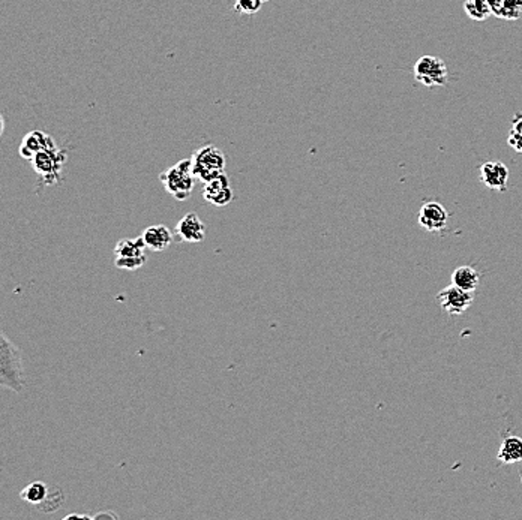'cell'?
<instances>
[{
    "label": "cell",
    "mask_w": 522,
    "mask_h": 520,
    "mask_svg": "<svg viewBox=\"0 0 522 520\" xmlns=\"http://www.w3.org/2000/svg\"><path fill=\"white\" fill-rule=\"evenodd\" d=\"M65 161H66V152L63 149H59L58 146L42 150L31 159L35 173L41 176L42 184L46 186L59 184Z\"/></svg>",
    "instance_id": "277c9868"
},
{
    "label": "cell",
    "mask_w": 522,
    "mask_h": 520,
    "mask_svg": "<svg viewBox=\"0 0 522 520\" xmlns=\"http://www.w3.org/2000/svg\"><path fill=\"white\" fill-rule=\"evenodd\" d=\"M63 502H65L63 492L58 487H50L47 498L42 501L38 505V507L42 513H54V511H58L62 507Z\"/></svg>",
    "instance_id": "ac0fdd59"
},
{
    "label": "cell",
    "mask_w": 522,
    "mask_h": 520,
    "mask_svg": "<svg viewBox=\"0 0 522 520\" xmlns=\"http://www.w3.org/2000/svg\"><path fill=\"white\" fill-rule=\"evenodd\" d=\"M488 4H489V8L492 11V16L498 17L501 6H503V0H488Z\"/></svg>",
    "instance_id": "603a6c76"
},
{
    "label": "cell",
    "mask_w": 522,
    "mask_h": 520,
    "mask_svg": "<svg viewBox=\"0 0 522 520\" xmlns=\"http://www.w3.org/2000/svg\"><path fill=\"white\" fill-rule=\"evenodd\" d=\"M141 237L145 238L146 246L153 252H161L170 246L173 242V233L162 223L150 225V227H147L143 231Z\"/></svg>",
    "instance_id": "7c38bea8"
},
{
    "label": "cell",
    "mask_w": 522,
    "mask_h": 520,
    "mask_svg": "<svg viewBox=\"0 0 522 520\" xmlns=\"http://www.w3.org/2000/svg\"><path fill=\"white\" fill-rule=\"evenodd\" d=\"M261 0H236L234 11L244 16H254L261 9Z\"/></svg>",
    "instance_id": "44dd1931"
},
{
    "label": "cell",
    "mask_w": 522,
    "mask_h": 520,
    "mask_svg": "<svg viewBox=\"0 0 522 520\" xmlns=\"http://www.w3.org/2000/svg\"><path fill=\"white\" fill-rule=\"evenodd\" d=\"M54 146L56 143L50 135L41 132V131H32L27 135H24L23 138V142L20 144V156L27 161H31L36 153L46 150V149H51Z\"/></svg>",
    "instance_id": "8fae6325"
},
{
    "label": "cell",
    "mask_w": 522,
    "mask_h": 520,
    "mask_svg": "<svg viewBox=\"0 0 522 520\" xmlns=\"http://www.w3.org/2000/svg\"><path fill=\"white\" fill-rule=\"evenodd\" d=\"M414 78L425 87L446 86L447 66L437 55H422L414 65Z\"/></svg>",
    "instance_id": "5b68a950"
},
{
    "label": "cell",
    "mask_w": 522,
    "mask_h": 520,
    "mask_svg": "<svg viewBox=\"0 0 522 520\" xmlns=\"http://www.w3.org/2000/svg\"><path fill=\"white\" fill-rule=\"evenodd\" d=\"M146 243L143 237L122 238L115 248L116 258H143L146 257Z\"/></svg>",
    "instance_id": "4fadbf2b"
},
{
    "label": "cell",
    "mask_w": 522,
    "mask_h": 520,
    "mask_svg": "<svg viewBox=\"0 0 522 520\" xmlns=\"http://www.w3.org/2000/svg\"><path fill=\"white\" fill-rule=\"evenodd\" d=\"M481 180L486 188L504 192L509 181V168L500 161H488L481 168Z\"/></svg>",
    "instance_id": "30bf717a"
},
{
    "label": "cell",
    "mask_w": 522,
    "mask_h": 520,
    "mask_svg": "<svg viewBox=\"0 0 522 520\" xmlns=\"http://www.w3.org/2000/svg\"><path fill=\"white\" fill-rule=\"evenodd\" d=\"M261 2H263V4H264V2H269V0H261Z\"/></svg>",
    "instance_id": "484cf974"
},
{
    "label": "cell",
    "mask_w": 522,
    "mask_h": 520,
    "mask_svg": "<svg viewBox=\"0 0 522 520\" xmlns=\"http://www.w3.org/2000/svg\"><path fill=\"white\" fill-rule=\"evenodd\" d=\"M50 492V486L44 482H32L31 484H27L21 492H20V498L29 504H35L39 505L42 501H44Z\"/></svg>",
    "instance_id": "2e32d148"
},
{
    "label": "cell",
    "mask_w": 522,
    "mask_h": 520,
    "mask_svg": "<svg viewBox=\"0 0 522 520\" xmlns=\"http://www.w3.org/2000/svg\"><path fill=\"white\" fill-rule=\"evenodd\" d=\"M447 221H449V213L444 208V206H442L440 203L429 201L420 207L419 225L425 228L427 231L429 233L444 231L447 227Z\"/></svg>",
    "instance_id": "ba28073f"
},
{
    "label": "cell",
    "mask_w": 522,
    "mask_h": 520,
    "mask_svg": "<svg viewBox=\"0 0 522 520\" xmlns=\"http://www.w3.org/2000/svg\"><path fill=\"white\" fill-rule=\"evenodd\" d=\"M176 234L187 243H202L206 238V225L197 213H187L176 225Z\"/></svg>",
    "instance_id": "9c48e42d"
},
{
    "label": "cell",
    "mask_w": 522,
    "mask_h": 520,
    "mask_svg": "<svg viewBox=\"0 0 522 520\" xmlns=\"http://www.w3.org/2000/svg\"><path fill=\"white\" fill-rule=\"evenodd\" d=\"M191 161H192V171L197 180L203 181V184H207V181L224 174L225 164H227V159H225V154L222 153V150L212 144L197 150L192 154Z\"/></svg>",
    "instance_id": "3957f363"
},
{
    "label": "cell",
    "mask_w": 522,
    "mask_h": 520,
    "mask_svg": "<svg viewBox=\"0 0 522 520\" xmlns=\"http://www.w3.org/2000/svg\"><path fill=\"white\" fill-rule=\"evenodd\" d=\"M0 386L16 393L26 388L21 351L4 330L0 331Z\"/></svg>",
    "instance_id": "6da1fadb"
},
{
    "label": "cell",
    "mask_w": 522,
    "mask_h": 520,
    "mask_svg": "<svg viewBox=\"0 0 522 520\" xmlns=\"http://www.w3.org/2000/svg\"><path fill=\"white\" fill-rule=\"evenodd\" d=\"M161 184L167 193H170L174 200L185 201L189 198V195L195 186V174L192 171V161L182 159L173 166L167 168L165 171L160 176Z\"/></svg>",
    "instance_id": "7a4b0ae2"
},
{
    "label": "cell",
    "mask_w": 522,
    "mask_h": 520,
    "mask_svg": "<svg viewBox=\"0 0 522 520\" xmlns=\"http://www.w3.org/2000/svg\"><path fill=\"white\" fill-rule=\"evenodd\" d=\"M464 11L474 21H484L492 14L488 0H465Z\"/></svg>",
    "instance_id": "e0dca14e"
},
{
    "label": "cell",
    "mask_w": 522,
    "mask_h": 520,
    "mask_svg": "<svg viewBox=\"0 0 522 520\" xmlns=\"http://www.w3.org/2000/svg\"><path fill=\"white\" fill-rule=\"evenodd\" d=\"M203 198L215 207H225L233 201V189L227 174H221L216 179L207 181L203 186Z\"/></svg>",
    "instance_id": "52a82bcc"
},
{
    "label": "cell",
    "mask_w": 522,
    "mask_h": 520,
    "mask_svg": "<svg viewBox=\"0 0 522 520\" xmlns=\"http://www.w3.org/2000/svg\"><path fill=\"white\" fill-rule=\"evenodd\" d=\"M437 300H439L443 311L447 315H462L470 309L474 300V291L462 290L456 285H449L437 294Z\"/></svg>",
    "instance_id": "8992f818"
},
{
    "label": "cell",
    "mask_w": 522,
    "mask_h": 520,
    "mask_svg": "<svg viewBox=\"0 0 522 520\" xmlns=\"http://www.w3.org/2000/svg\"><path fill=\"white\" fill-rule=\"evenodd\" d=\"M73 519H81V520H93V516H90V514H77V513H71V514L65 516V520H73Z\"/></svg>",
    "instance_id": "d4e9b609"
},
{
    "label": "cell",
    "mask_w": 522,
    "mask_h": 520,
    "mask_svg": "<svg viewBox=\"0 0 522 520\" xmlns=\"http://www.w3.org/2000/svg\"><path fill=\"white\" fill-rule=\"evenodd\" d=\"M522 17V0H503L498 18L519 20Z\"/></svg>",
    "instance_id": "d6986e66"
},
{
    "label": "cell",
    "mask_w": 522,
    "mask_h": 520,
    "mask_svg": "<svg viewBox=\"0 0 522 520\" xmlns=\"http://www.w3.org/2000/svg\"><path fill=\"white\" fill-rule=\"evenodd\" d=\"M511 147H513L516 152L522 153V115H516L513 119L512 131L509 134V139H507Z\"/></svg>",
    "instance_id": "ffe728a7"
},
{
    "label": "cell",
    "mask_w": 522,
    "mask_h": 520,
    "mask_svg": "<svg viewBox=\"0 0 522 520\" xmlns=\"http://www.w3.org/2000/svg\"><path fill=\"white\" fill-rule=\"evenodd\" d=\"M498 460L501 463H516L522 460V438L507 437L500 445Z\"/></svg>",
    "instance_id": "9a60e30c"
},
{
    "label": "cell",
    "mask_w": 522,
    "mask_h": 520,
    "mask_svg": "<svg viewBox=\"0 0 522 520\" xmlns=\"http://www.w3.org/2000/svg\"><path fill=\"white\" fill-rule=\"evenodd\" d=\"M147 258L143 257V258H116L115 260V264L118 269H122V270H138L141 269L146 264Z\"/></svg>",
    "instance_id": "7402d4cb"
},
{
    "label": "cell",
    "mask_w": 522,
    "mask_h": 520,
    "mask_svg": "<svg viewBox=\"0 0 522 520\" xmlns=\"http://www.w3.org/2000/svg\"><path fill=\"white\" fill-rule=\"evenodd\" d=\"M479 282H481V273L471 265L458 267L452 273V284L462 290L476 291Z\"/></svg>",
    "instance_id": "5bb4252c"
},
{
    "label": "cell",
    "mask_w": 522,
    "mask_h": 520,
    "mask_svg": "<svg viewBox=\"0 0 522 520\" xmlns=\"http://www.w3.org/2000/svg\"><path fill=\"white\" fill-rule=\"evenodd\" d=\"M100 519H113V520H116L118 519V514L113 513V511H101V513H98V514L93 516V520H100Z\"/></svg>",
    "instance_id": "cb8c5ba5"
}]
</instances>
